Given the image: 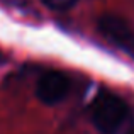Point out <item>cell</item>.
I'll return each mask as SVG.
<instances>
[{"mask_svg":"<svg viewBox=\"0 0 134 134\" xmlns=\"http://www.w3.org/2000/svg\"><path fill=\"white\" fill-rule=\"evenodd\" d=\"M0 59H2V58H0Z\"/></svg>","mask_w":134,"mask_h":134,"instance_id":"obj_6","label":"cell"},{"mask_svg":"<svg viewBox=\"0 0 134 134\" xmlns=\"http://www.w3.org/2000/svg\"><path fill=\"white\" fill-rule=\"evenodd\" d=\"M98 31L107 41L134 56V31L119 15H102L98 20Z\"/></svg>","mask_w":134,"mask_h":134,"instance_id":"obj_2","label":"cell"},{"mask_svg":"<svg viewBox=\"0 0 134 134\" xmlns=\"http://www.w3.org/2000/svg\"><path fill=\"white\" fill-rule=\"evenodd\" d=\"M129 115V107L121 97L102 90L90 105L93 126L104 134H114L122 127Z\"/></svg>","mask_w":134,"mask_h":134,"instance_id":"obj_1","label":"cell"},{"mask_svg":"<svg viewBox=\"0 0 134 134\" xmlns=\"http://www.w3.org/2000/svg\"><path fill=\"white\" fill-rule=\"evenodd\" d=\"M127 134H134V127H131V129H129V132Z\"/></svg>","mask_w":134,"mask_h":134,"instance_id":"obj_5","label":"cell"},{"mask_svg":"<svg viewBox=\"0 0 134 134\" xmlns=\"http://www.w3.org/2000/svg\"><path fill=\"white\" fill-rule=\"evenodd\" d=\"M70 92V80L61 71H48L36 85V97L46 105H56L65 100Z\"/></svg>","mask_w":134,"mask_h":134,"instance_id":"obj_3","label":"cell"},{"mask_svg":"<svg viewBox=\"0 0 134 134\" xmlns=\"http://www.w3.org/2000/svg\"><path fill=\"white\" fill-rule=\"evenodd\" d=\"M51 10H68L76 3V0H41Z\"/></svg>","mask_w":134,"mask_h":134,"instance_id":"obj_4","label":"cell"}]
</instances>
